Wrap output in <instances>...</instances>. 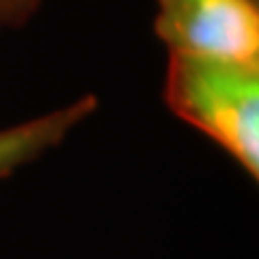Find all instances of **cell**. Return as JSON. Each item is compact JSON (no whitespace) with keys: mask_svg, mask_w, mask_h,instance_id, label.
<instances>
[{"mask_svg":"<svg viewBox=\"0 0 259 259\" xmlns=\"http://www.w3.org/2000/svg\"><path fill=\"white\" fill-rule=\"evenodd\" d=\"M164 102L177 117L259 177V63L171 54Z\"/></svg>","mask_w":259,"mask_h":259,"instance_id":"1","label":"cell"},{"mask_svg":"<svg viewBox=\"0 0 259 259\" xmlns=\"http://www.w3.org/2000/svg\"><path fill=\"white\" fill-rule=\"evenodd\" d=\"M153 28L171 54L259 63V0H158Z\"/></svg>","mask_w":259,"mask_h":259,"instance_id":"2","label":"cell"},{"mask_svg":"<svg viewBox=\"0 0 259 259\" xmlns=\"http://www.w3.org/2000/svg\"><path fill=\"white\" fill-rule=\"evenodd\" d=\"M95 110L97 97L84 95L39 119L0 130V177L11 175L15 168L56 147L80 121Z\"/></svg>","mask_w":259,"mask_h":259,"instance_id":"3","label":"cell"},{"mask_svg":"<svg viewBox=\"0 0 259 259\" xmlns=\"http://www.w3.org/2000/svg\"><path fill=\"white\" fill-rule=\"evenodd\" d=\"M41 0H0V30L22 26L39 9Z\"/></svg>","mask_w":259,"mask_h":259,"instance_id":"4","label":"cell"}]
</instances>
